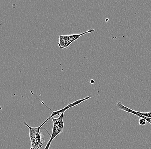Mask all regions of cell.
Segmentation results:
<instances>
[{
	"mask_svg": "<svg viewBox=\"0 0 151 149\" xmlns=\"http://www.w3.org/2000/svg\"><path fill=\"white\" fill-rule=\"evenodd\" d=\"M23 123L29 129L31 142L30 149H45L51 137L48 130L40 125L37 128H33L29 126L25 121H24Z\"/></svg>",
	"mask_w": 151,
	"mask_h": 149,
	"instance_id": "1",
	"label": "cell"
},
{
	"mask_svg": "<svg viewBox=\"0 0 151 149\" xmlns=\"http://www.w3.org/2000/svg\"><path fill=\"white\" fill-rule=\"evenodd\" d=\"M65 113V111L62 112L60 116L57 118H52L53 124L51 137L45 149H50V146L53 140L64 131V123L63 120H64V115Z\"/></svg>",
	"mask_w": 151,
	"mask_h": 149,
	"instance_id": "2",
	"label": "cell"
},
{
	"mask_svg": "<svg viewBox=\"0 0 151 149\" xmlns=\"http://www.w3.org/2000/svg\"><path fill=\"white\" fill-rule=\"evenodd\" d=\"M94 31L95 29H91L81 34H73L69 35H60L58 40V46L61 49L66 50L70 46L72 43L78 39L81 36L93 32Z\"/></svg>",
	"mask_w": 151,
	"mask_h": 149,
	"instance_id": "3",
	"label": "cell"
},
{
	"mask_svg": "<svg viewBox=\"0 0 151 149\" xmlns=\"http://www.w3.org/2000/svg\"><path fill=\"white\" fill-rule=\"evenodd\" d=\"M31 93H32V94L33 96H35V97L37 99H38V100L40 101L41 102L42 104L45 105V106H46V107H47V108L49 109V110H50V111L52 112L51 115L50 116V117H49L48 119H47V120L45 121L44 122H43V123H42V124L40 125V126H41V127H42V126H43L44 124H46L47 122L50 120V119H52V118L54 117L55 116H56L57 115H60L61 114V113H62V112H64V111H65V112L67 110H68V109H70V108H71V107H73L76 106V105H78V104H80L81 103L91 98V96H88V97H86V98H84V99H81L78 100L72 103L69 104H68L67 106L65 107H64V108H62V109H61V110H58V111H52L51 109L49 107L47 106V105L45 104V103L44 102L41 101L40 100V99L38 98L37 96H36V95L34 94V93H33L32 91H31Z\"/></svg>",
	"mask_w": 151,
	"mask_h": 149,
	"instance_id": "4",
	"label": "cell"
},
{
	"mask_svg": "<svg viewBox=\"0 0 151 149\" xmlns=\"http://www.w3.org/2000/svg\"><path fill=\"white\" fill-rule=\"evenodd\" d=\"M117 108L119 110H122V111H125V112H127V113H131L132 114L137 116L140 118L144 119H145L146 121V122H148L149 123L151 124V118H150L148 117H145V116L139 114L137 113L136 111L132 110V109L129 108V107H127L123 105L121 102H118L117 103Z\"/></svg>",
	"mask_w": 151,
	"mask_h": 149,
	"instance_id": "5",
	"label": "cell"
},
{
	"mask_svg": "<svg viewBox=\"0 0 151 149\" xmlns=\"http://www.w3.org/2000/svg\"><path fill=\"white\" fill-rule=\"evenodd\" d=\"M137 113L141 115L145 116V117H148L151 118V111L149 112H146V113H143V112H138L137 111Z\"/></svg>",
	"mask_w": 151,
	"mask_h": 149,
	"instance_id": "6",
	"label": "cell"
},
{
	"mask_svg": "<svg viewBox=\"0 0 151 149\" xmlns=\"http://www.w3.org/2000/svg\"><path fill=\"white\" fill-rule=\"evenodd\" d=\"M146 122H147L143 118H140L139 120V125H141V126H143V125H146Z\"/></svg>",
	"mask_w": 151,
	"mask_h": 149,
	"instance_id": "7",
	"label": "cell"
},
{
	"mask_svg": "<svg viewBox=\"0 0 151 149\" xmlns=\"http://www.w3.org/2000/svg\"><path fill=\"white\" fill-rule=\"evenodd\" d=\"M94 83H95V81H94V80H91L90 81V83L91 84H94Z\"/></svg>",
	"mask_w": 151,
	"mask_h": 149,
	"instance_id": "8",
	"label": "cell"
},
{
	"mask_svg": "<svg viewBox=\"0 0 151 149\" xmlns=\"http://www.w3.org/2000/svg\"><path fill=\"white\" fill-rule=\"evenodd\" d=\"M1 107H0V110H1Z\"/></svg>",
	"mask_w": 151,
	"mask_h": 149,
	"instance_id": "9",
	"label": "cell"
}]
</instances>
